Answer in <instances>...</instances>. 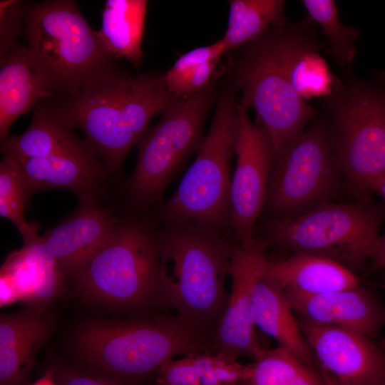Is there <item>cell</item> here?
<instances>
[{
    "label": "cell",
    "mask_w": 385,
    "mask_h": 385,
    "mask_svg": "<svg viewBox=\"0 0 385 385\" xmlns=\"http://www.w3.org/2000/svg\"><path fill=\"white\" fill-rule=\"evenodd\" d=\"M321 50L328 52L327 41L307 15L297 23L284 20L272 26L250 42L235 63L240 103L257 112L274 155L319 115L297 91L292 76L305 53Z\"/></svg>",
    "instance_id": "6da1fadb"
},
{
    "label": "cell",
    "mask_w": 385,
    "mask_h": 385,
    "mask_svg": "<svg viewBox=\"0 0 385 385\" xmlns=\"http://www.w3.org/2000/svg\"><path fill=\"white\" fill-rule=\"evenodd\" d=\"M175 98L163 75L130 76L113 66L75 94L46 101L64 124L83 130L106 170L116 171L151 119Z\"/></svg>",
    "instance_id": "7a4b0ae2"
},
{
    "label": "cell",
    "mask_w": 385,
    "mask_h": 385,
    "mask_svg": "<svg viewBox=\"0 0 385 385\" xmlns=\"http://www.w3.org/2000/svg\"><path fill=\"white\" fill-rule=\"evenodd\" d=\"M72 349L76 364L73 367L78 371L138 385L175 356L212 353L211 332L177 314L125 321L93 320L78 328Z\"/></svg>",
    "instance_id": "3957f363"
},
{
    "label": "cell",
    "mask_w": 385,
    "mask_h": 385,
    "mask_svg": "<svg viewBox=\"0 0 385 385\" xmlns=\"http://www.w3.org/2000/svg\"><path fill=\"white\" fill-rule=\"evenodd\" d=\"M159 230L161 303L188 322L212 332L223 315L229 295L235 243L225 232L179 222Z\"/></svg>",
    "instance_id": "277c9868"
},
{
    "label": "cell",
    "mask_w": 385,
    "mask_h": 385,
    "mask_svg": "<svg viewBox=\"0 0 385 385\" xmlns=\"http://www.w3.org/2000/svg\"><path fill=\"white\" fill-rule=\"evenodd\" d=\"M23 24L26 47L51 98L71 96L115 66L116 58L74 1L23 4Z\"/></svg>",
    "instance_id": "5b68a950"
},
{
    "label": "cell",
    "mask_w": 385,
    "mask_h": 385,
    "mask_svg": "<svg viewBox=\"0 0 385 385\" xmlns=\"http://www.w3.org/2000/svg\"><path fill=\"white\" fill-rule=\"evenodd\" d=\"M236 87L221 93L208 134L176 190L155 216L164 222L232 229L230 163L238 130Z\"/></svg>",
    "instance_id": "8992f818"
},
{
    "label": "cell",
    "mask_w": 385,
    "mask_h": 385,
    "mask_svg": "<svg viewBox=\"0 0 385 385\" xmlns=\"http://www.w3.org/2000/svg\"><path fill=\"white\" fill-rule=\"evenodd\" d=\"M73 279L77 290L96 302L126 308L161 302L159 230L145 220H119Z\"/></svg>",
    "instance_id": "52a82bcc"
},
{
    "label": "cell",
    "mask_w": 385,
    "mask_h": 385,
    "mask_svg": "<svg viewBox=\"0 0 385 385\" xmlns=\"http://www.w3.org/2000/svg\"><path fill=\"white\" fill-rule=\"evenodd\" d=\"M385 206L366 200L328 202L301 214L263 225L267 242L295 252L331 259L353 272L374 257Z\"/></svg>",
    "instance_id": "ba28073f"
},
{
    "label": "cell",
    "mask_w": 385,
    "mask_h": 385,
    "mask_svg": "<svg viewBox=\"0 0 385 385\" xmlns=\"http://www.w3.org/2000/svg\"><path fill=\"white\" fill-rule=\"evenodd\" d=\"M342 174L356 192L385 176V89L349 77L325 98Z\"/></svg>",
    "instance_id": "9c48e42d"
},
{
    "label": "cell",
    "mask_w": 385,
    "mask_h": 385,
    "mask_svg": "<svg viewBox=\"0 0 385 385\" xmlns=\"http://www.w3.org/2000/svg\"><path fill=\"white\" fill-rule=\"evenodd\" d=\"M212 98L210 85L176 97L158 123L146 130L138 143L136 165L125 185L133 207L145 210L160 204L168 184L205 138L202 127Z\"/></svg>",
    "instance_id": "30bf717a"
},
{
    "label": "cell",
    "mask_w": 385,
    "mask_h": 385,
    "mask_svg": "<svg viewBox=\"0 0 385 385\" xmlns=\"http://www.w3.org/2000/svg\"><path fill=\"white\" fill-rule=\"evenodd\" d=\"M313 120L274 156L263 209L272 218L331 202L337 190L342 172L329 121Z\"/></svg>",
    "instance_id": "8fae6325"
},
{
    "label": "cell",
    "mask_w": 385,
    "mask_h": 385,
    "mask_svg": "<svg viewBox=\"0 0 385 385\" xmlns=\"http://www.w3.org/2000/svg\"><path fill=\"white\" fill-rule=\"evenodd\" d=\"M267 243L264 238L253 237L234 245L231 292L225 311L211 333L212 354L235 359L250 356L255 359L265 349L255 332L251 300L253 287L269 260L265 252Z\"/></svg>",
    "instance_id": "7c38bea8"
},
{
    "label": "cell",
    "mask_w": 385,
    "mask_h": 385,
    "mask_svg": "<svg viewBox=\"0 0 385 385\" xmlns=\"http://www.w3.org/2000/svg\"><path fill=\"white\" fill-rule=\"evenodd\" d=\"M247 111L245 105L238 103L237 161L231 183L232 230L237 242L254 237L256 221L264 209L274 160L268 133L260 120L251 122Z\"/></svg>",
    "instance_id": "4fadbf2b"
},
{
    "label": "cell",
    "mask_w": 385,
    "mask_h": 385,
    "mask_svg": "<svg viewBox=\"0 0 385 385\" xmlns=\"http://www.w3.org/2000/svg\"><path fill=\"white\" fill-rule=\"evenodd\" d=\"M297 319L326 385H379L385 378V355L370 338Z\"/></svg>",
    "instance_id": "5bb4252c"
},
{
    "label": "cell",
    "mask_w": 385,
    "mask_h": 385,
    "mask_svg": "<svg viewBox=\"0 0 385 385\" xmlns=\"http://www.w3.org/2000/svg\"><path fill=\"white\" fill-rule=\"evenodd\" d=\"M0 273L1 307L24 301L38 309L59 294L66 277L38 235L24 240L23 247L8 255Z\"/></svg>",
    "instance_id": "9a60e30c"
},
{
    "label": "cell",
    "mask_w": 385,
    "mask_h": 385,
    "mask_svg": "<svg viewBox=\"0 0 385 385\" xmlns=\"http://www.w3.org/2000/svg\"><path fill=\"white\" fill-rule=\"evenodd\" d=\"M78 209L41 237L66 276L74 277L111 235L119 220L95 198L79 199Z\"/></svg>",
    "instance_id": "2e32d148"
},
{
    "label": "cell",
    "mask_w": 385,
    "mask_h": 385,
    "mask_svg": "<svg viewBox=\"0 0 385 385\" xmlns=\"http://www.w3.org/2000/svg\"><path fill=\"white\" fill-rule=\"evenodd\" d=\"M299 317L368 338L385 324V308L361 286L316 295L284 292Z\"/></svg>",
    "instance_id": "e0dca14e"
},
{
    "label": "cell",
    "mask_w": 385,
    "mask_h": 385,
    "mask_svg": "<svg viewBox=\"0 0 385 385\" xmlns=\"http://www.w3.org/2000/svg\"><path fill=\"white\" fill-rule=\"evenodd\" d=\"M16 159L30 196L42 190L60 188L76 192L79 199L95 198L106 171L88 143L46 157Z\"/></svg>",
    "instance_id": "ac0fdd59"
},
{
    "label": "cell",
    "mask_w": 385,
    "mask_h": 385,
    "mask_svg": "<svg viewBox=\"0 0 385 385\" xmlns=\"http://www.w3.org/2000/svg\"><path fill=\"white\" fill-rule=\"evenodd\" d=\"M52 327V319L42 309L1 315L0 385L24 384Z\"/></svg>",
    "instance_id": "d6986e66"
},
{
    "label": "cell",
    "mask_w": 385,
    "mask_h": 385,
    "mask_svg": "<svg viewBox=\"0 0 385 385\" xmlns=\"http://www.w3.org/2000/svg\"><path fill=\"white\" fill-rule=\"evenodd\" d=\"M265 274L283 292L316 295L360 286L354 272L324 257L295 252L279 261L268 260Z\"/></svg>",
    "instance_id": "ffe728a7"
},
{
    "label": "cell",
    "mask_w": 385,
    "mask_h": 385,
    "mask_svg": "<svg viewBox=\"0 0 385 385\" xmlns=\"http://www.w3.org/2000/svg\"><path fill=\"white\" fill-rule=\"evenodd\" d=\"M51 96L27 47L15 43L1 61V140L9 137V130L17 118Z\"/></svg>",
    "instance_id": "44dd1931"
},
{
    "label": "cell",
    "mask_w": 385,
    "mask_h": 385,
    "mask_svg": "<svg viewBox=\"0 0 385 385\" xmlns=\"http://www.w3.org/2000/svg\"><path fill=\"white\" fill-rule=\"evenodd\" d=\"M294 312L283 291L264 272L252 290L251 315L255 327L275 339L279 346L289 350L304 365L318 371L313 351Z\"/></svg>",
    "instance_id": "7402d4cb"
},
{
    "label": "cell",
    "mask_w": 385,
    "mask_h": 385,
    "mask_svg": "<svg viewBox=\"0 0 385 385\" xmlns=\"http://www.w3.org/2000/svg\"><path fill=\"white\" fill-rule=\"evenodd\" d=\"M73 129L59 120L45 100L34 109L30 126L24 133L9 136L1 152L18 159L41 158L85 147Z\"/></svg>",
    "instance_id": "603a6c76"
},
{
    "label": "cell",
    "mask_w": 385,
    "mask_h": 385,
    "mask_svg": "<svg viewBox=\"0 0 385 385\" xmlns=\"http://www.w3.org/2000/svg\"><path fill=\"white\" fill-rule=\"evenodd\" d=\"M252 374V364L209 352L169 359L155 372L158 385H237Z\"/></svg>",
    "instance_id": "cb8c5ba5"
},
{
    "label": "cell",
    "mask_w": 385,
    "mask_h": 385,
    "mask_svg": "<svg viewBox=\"0 0 385 385\" xmlns=\"http://www.w3.org/2000/svg\"><path fill=\"white\" fill-rule=\"evenodd\" d=\"M148 1L108 0L98 31L106 50L115 58H124L138 67L143 61L141 42Z\"/></svg>",
    "instance_id": "d4e9b609"
},
{
    "label": "cell",
    "mask_w": 385,
    "mask_h": 385,
    "mask_svg": "<svg viewBox=\"0 0 385 385\" xmlns=\"http://www.w3.org/2000/svg\"><path fill=\"white\" fill-rule=\"evenodd\" d=\"M284 4L282 0L230 1L227 29L222 38L226 52L250 43L284 21Z\"/></svg>",
    "instance_id": "484cf974"
},
{
    "label": "cell",
    "mask_w": 385,
    "mask_h": 385,
    "mask_svg": "<svg viewBox=\"0 0 385 385\" xmlns=\"http://www.w3.org/2000/svg\"><path fill=\"white\" fill-rule=\"evenodd\" d=\"M302 3L308 16L327 37L328 53L339 66H349L356 55L354 43L360 36L359 29L340 21L333 0H303Z\"/></svg>",
    "instance_id": "4316f807"
},
{
    "label": "cell",
    "mask_w": 385,
    "mask_h": 385,
    "mask_svg": "<svg viewBox=\"0 0 385 385\" xmlns=\"http://www.w3.org/2000/svg\"><path fill=\"white\" fill-rule=\"evenodd\" d=\"M29 197L17 159L4 155L0 164V215L15 225L23 240L38 235L36 225L24 217Z\"/></svg>",
    "instance_id": "83f0119b"
},
{
    "label": "cell",
    "mask_w": 385,
    "mask_h": 385,
    "mask_svg": "<svg viewBox=\"0 0 385 385\" xmlns=\"http://www.w3.org/2000/svg\"><path fill=\"white\" fill-rule=\"evenodd\" d=\"M252 378L247 385H287L307 366L282 346L265 348L255 359Z\"/></svg>",
    "instance_id": "f1b7e54d"
},
{
    "label": "cell",
    "mask_w": 385,
    "mask_h": 385,
    "mask_svg": "<svg viewBox=\"0 0 385 385\" xmlns=\"http://www.w3.org/2000/svg\"><path fill=\"white\" fill-rule=\"evenodd\" d=\"M226 53L224 41L195 48L180 56L163 75L168 89L176 97H183L185 86L190 76L204 63L220 58Z\"/></svg>",
    "instance_id": "f546056e"
},
{
    "label": "cell",
    "mask_w": 385,
    "mask_h": 385,
    "mask_svg": "<svg viewBox=\"0 0 385 385\" xmlns=\"http://www.w3.org/2000/svg\"><path fill=\"white\" fill-rule=\"evenodd\" d=\"M1 61L16 43L15 38L24 32L23 4L19 1H1Z\"/></svg>",
    "instance_id": "4dcf8cb0"
},
{
    "label": "cell",
    "mask_w": 385,
    "mask_h": 385,
    "mask_svg": "<svg viewBox=\"0 0 385 385\" xmlns=\"http://www.w3.org/2000/svg\"><path fill=\"white\" fill-rule=\"evenodd\" d=\"M53 379L57 385H131L78 371L61 363L53 364Z\"/></svg>",
    "instance_id": "1f68e13d"
},
{
    "label": "cell",
    "mask_w": 385,
    "mask_h": 385,
    "mask_svg": "<svg viewBox=\"0 0 385 385\" xmlns=\"http://www.w3.org/2000/svg\"><path fill=\"white\" fill-rule=\"evenodd\" d=\"M287 385H326V384L318 371L305 366Z\"/></svg>",
    "instance_id": "d6a6232c"
},
{
    "label": "cell",
    "mask_w": 385,
    "mask_h": 385,
    "mask_svg": "<svg viewBox=\"0 0 385 385\" xmlns=\"http://www.w3.org/2000/svg\"><path fill=\"white\" fill-rule=\"evenodd\" d=\"M371 261L372 270L385 269V235L379 236L376 252Z\"/></svg>",
    "instance_id": "836d02e7"
},
{
    "label": "cell",
    "mask_w": 385,
    "mask_h": 385,
    "mask_svg": "<svg viewBox=\"0 0 385 385\" xmlns=\"http://www.w3.org/2000/svg\"><path fill=\"white\" fill-rule=\"evenodd\" d=\"M31 385H57L53 379V366L48 367L43 376Z\"/></svg>",
    "instance_id": "e575fe53"
},
{
    "label": "cell",
    "mask_w": 385,
    "mask_h": 385,
    "mask_svg": "<svg viewBox=\"0 0 385 385\" xmlns=\"http://www.w3.org/2000/svg\"><path fill=\"white\" fill-rule=\"evenodd\" d=\"M372 192L378 194L385 202V176L381 178L376 182L373 187Z\"/></svg>",
    "instance_id": "d590c367"
},
{
    "label": "cell",
    "mask_w": 385,
    "mask_h": 385,
    "mask_svg": "<svg viewBox=\"0 0 385 385\" xmlns=\"http://www.w3.org/2000/svg\"><path fill=\"white\" fill-rule=\"evenodd\" d=\"M379 385H385V378L383 379V381L381 382Z\"/></svg>",
    "instance_id": "8d00e7d4"
},
{
    "label": "cell",
    "mask_w": 385,
    "mask_h": 385,
    "mask_svg": "<svg viewBox=\"0 0 385 385\" xmlns=\"http://www.w3.org/2000/svg\"><path fill=\"white\" fill-rule=\"evenodd\" d=\"M237 385H247V384H246V381H245V382H242V383H240V384H237Z\"/></svg>",
    "instance_id": "74e56055"
},
{
    "label": "cell",
    "mask_w": 385,
    "mask_h": 385,
    "mask_svg": "<svg viewBox=\"0 0 385 385\" xmlns=\"http://www.w3.org/2000/svg\"><path fill=\"white\" fill-rule=\"evenodd\" d=\"M384 343H385V342H384ZM383 352H384V355H385V347H384V351Z\"/></svg>",
    "instance_id": "f35d334b"
}]
</instances>
